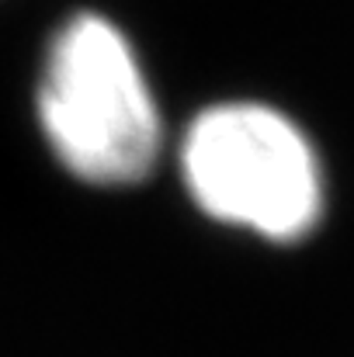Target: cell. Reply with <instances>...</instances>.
I'll list each match as a JSON object with an SVG mask.
<instances>
[{
  "mask_svg": "<svg viewBox=\"0 0 354 357\" xmlns=\"http://www.w3.org/2000/svg\"><path fill=\"white\" fill-rule=\"evenodd\" d=\"M181 170L195 205L226 226L295 243L320 222V156L295 121L267 105L205 108L184 132Z\"/></svg>",
  "mask_w": 354,
  "mask_h": 357,
  "instance_id": "obj_2",
  "label": "cell"
},
{
  "mask_svg": "<svg viewBox=\"0 0 354 357\" xmlns=\"http://www.w3.org/2000/svg\"><path fill=\"white\" fill-rule=\"evenodd\" d=\"M38 121L59 163L98 188L142 181L163 142L142 66L128 38L101 14L70 17L49 42Z\"/></svg>",
  "mask_w": 354,
  "mask_h": 357,
  "instance_id": "obj_1",
  "label": "cell"
}]
</instances>
